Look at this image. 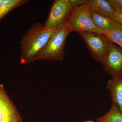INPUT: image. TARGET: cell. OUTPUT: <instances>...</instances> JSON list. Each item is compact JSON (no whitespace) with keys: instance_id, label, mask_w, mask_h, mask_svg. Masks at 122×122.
Masks as SVG:
<instances>
[{"instance_id":"6da1fadb","label":"cell","mask_w":122,"mask_h":122,"mask_svg":"<svg viewBox=\"0 0 122 122\" xmlns=\"http://www.w3.org/2000/svg\"><path fill=\"white\" fill-rule=\"evenodd\" d=\"M54 31L48 29L44 25L38 22L32 25L20 42L21 63L28 64L35 61L36 57L45 47Z\"/></svg>"},{"instance_id":"7a4b0ae2","label":"cell","mask_w":122,"mask_h":122,"mask_svg":"<svg viewBox=\"0 0 122 122\" xmlns=\"http://www.w3.org/2000/svg\"><path fill=\"white\" fill-rule=\"evenodd\" d=\"M71 32L68 23L57 28L44 49L37 55L35 61L40 59L62 60L65 56L66 39Z\"/></svg>"},{"instance_id":"3957f363","label":"cell","mask_w":122,"mask_h":122,"mask_svg":"<svg viewBox=\"0 0 122 122\" xmlns=\"http://www.w3.org/2000/svg\"><path fill=\"white\" fill-rule=\"evenodd\" d=\"M68 24L72 31L79 34L86 32L103 34L104 32L94 23L88 5L73 8Z\"/></svg>"},{"instance_id":"277c9868","label":"cell","mask_w":122,"mask_h":122,"mask_svg":"<svg viewBox=\"0 0 122 122\" xmlns=\"http://www.w3.org/2000/svg\"><path fill=\"white\" fill-rule=\"evenodd\" d=\"M73 9L69 0H56L52 5L44 26L48 29L55 30L61 25L68 23Z\"/></svg>"},{"instance_id":"5b68a950","label":"cell","mask_w":122,"mask_h":122,"mask_svg":"<svg viewBox=\"0 0 122 122\" xmlns=\"http://www.w3.org/2000/svg\"><path fill=\"white\" fill-rule=\"evenodd\" d=\"M80 34L93 58L103 65L110 42L102 34L86 32Z\"/></svg>"},{"instance_id":"8992f818","label":"cell","mask_w":122,"mask_h":122,"mask_svg":"<svg viewBox=\"0 0 122 122\" xmlns=\"http://www.w3.org/2000/svg\"><path fill=\"white\" fill-rule=\"evenodd\" d=\"M102 65L112 78L122 74V48L111 42Z\"/></svg>"},{"instance_id":"52a82bcc","label":"cell","mask_w":122,"mask_h":122,"mask_svg":"<svg viewBox=\"0 0 122 122\" xmlns=\"http://www.w3.org/2000/svg\"><path fill=\"white\" fill-rule=\"evenodd\" d=\"M0 122H22L19 112L0 85Z\"/></svg>"},{"instance_id":"ba28073f","label":"cell","mask_w":122,"mask_h":122,"mask_svg":"<svg viewBox=\"0 0 122 122\" xmlns=\"http://www.w3.org/2000/svg\"><path fill=\"white\" fill-rule=\"evenodd\" d=\"M112 104L117 106L122 113V74L112 78L107 82Z\"/></svg>"},{"instance_id":"9c48e42d","label":"cell","mask_w":122,"mask_h":122,"mask_svg":"<svg viewBox=\"0 0 122 122\" xmlns=\"http://www.w3.org/2000/svg\"><path fill=\"white\" fill-rule=\"evenodd\" d=\"M88 5L91 12L114 20L115 10L108 0H90Z\"/></svg>"},{"instance_id":"30bf717a","label":"cell","mask_w":122,"mask_h":122,"mask_svg":"<svg viewBox=\"0 0 122 122\" xmlns=\"http://www.w3.org/2000/svg\"><path fill=\"white\" fill-rule=\"evenodd\" d=\"M91 13L92 20L95 25L103 32L113 29L118 24L115 20L110 18L99 15L93 12H91Z\"/></svg>"},{"instance_id":"8fae6325","label":"cell","mask_w":122,"mask_h":122,"mask_svg":"<svg viewBox=\"0 0 122 122\" xmlns=\"http://www.w3.org/2000/svg\"><path fill=\"white\" fill-rule=\"evenodd\" d=\"M28 1L27 0H0V20L14 9Z\"/></svg>"},{"instance_id":"7c38bea8","label":"cell","mask_w":122,"mask_h":122,"mask_svg":"<svg viewBox=\"0 0 122 122\" xmlns=\"http://www.w3.org/2000/svg\"><path fill=\"white\" fill-rule=\"evenodd\" d=\"M96 120L98 122H122V113L117 106L112 104L109 112Z\"/></svg>"},{"instance_id":"4fadbf2b","label":"cell","mask_w":122,"mask_h":122,"mask_svg":"<svg viewBox=\"0 0 122 122\" xmlns=\"http://www.w3.org/2000/svg\"><path fill=\"white\" fill-rule=\"evenodd\" d=\"M102 34L105 35L109 41L118 45L122 49V24L119 23L114 28L105 31Z\"/></svg>"},{"instance_id":"5bb4252c","label":"cell","mask_w":122,"mask_h":122,"mask_svg":"<svg viewBox=\"0 0 122 122\" xmlns=\"http://www.w3.org/2000/svg\"><path fill=\"white\" fill-rule=\"evenodd\" d=\"M89 1L87 0H69V2L73 8L85 5H88Z\"/></svg>"},{"instance_id":"9a60e30c","label":"cell","mask_w":122,"mask_h":122,"mask_svg":"<svg viewBox=\"0 0 122 122\" xmlns=\"http://www.w3.org/2000/svg\"><path fill=\"white\" fill-rule=\"evenodd\" d=\"M108 1L116 10H122V0H108Z\"/></svg>"},{"instance_id":"2e32d148","label":"cell","mask_w":122,"mask_h":122,"mask_svg":"<svg viewBox=\"0 0 122 122\" xmlns=\"http://www.w3.org/2000/svg\"><path fill=\"white\" fill-rule=\"evenodd\" d=\"M114 20L122 24V10H116Z\"/></svg>"},{"instance_id":"e0dca14e","label":"cell","mask_w":122,"mask_h":122,"mask_svg":"<svg viewBox=\"0 0 122 122\" xmlns=\"http://www.w3.org/2000/svg\"><path fill=\"white\" fill-rule=\"evenodd\" d=\"M84 122H94L93 121H91V120H86V121H85Z\"/></svg>"}]
</instances>
